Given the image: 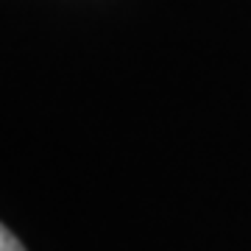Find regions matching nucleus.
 I'll return each mask as SVG.
<instances>
[{"label":"nucleus","mask_w":251,"mask_h":251,"mask_svg":"<svg viewBox=\"0 0 251 251\" xmlns=\"http://www.w3.org/2000/svg\"><path fill=\"white\" fill-rule=\"evenodd\" d=\"M0 251H25V249H23V243H20L17 237L6 229V226L0 229Z\"/></svg>","instance_id":"nucleus-1"}]
</instances>
